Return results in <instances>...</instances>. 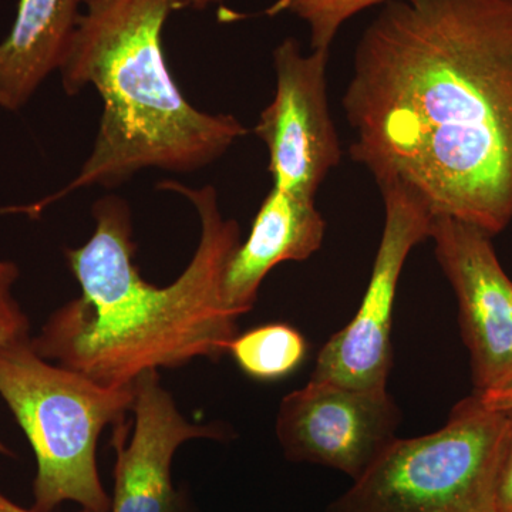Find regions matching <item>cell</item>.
Masks as SVG:
<instances>
[{"mask_svg":"<svg viewBox=\"0 0 512 512\" xmlns=\"http://www.w3.org/2000/svg\"><path fill=\"white\" fill-rule=\"evenodd\" d=\"M350 157L488 235L512 222V0H390L357 43Z\"/></svg>","mask_w":512,"mask_h":512,"instance_id":"obj_1","label":"cell"},{"mask_svg":"<svg viewBox=\"0 0 512 512\" xmlns=\"http://www.w3.org/2000/svg\"><path fill=\"white\" fill-rule=\"evenodd\" d=\"M158 188L183 195L200 218V242L183 274L164 288L144 281L130 208L106 195L92 208V238L64 251L82 295L56 309L30 340L37 355L101 386L123 387L150 370L228 353L241 316L225 303L224 276L241 229L224 218L211 185L167 180Z\"/></svg>","mask_w":512,"mask_h":512,"instance_id":"obj_2","label":"cell"},{"mask_svg":"<svg viewBox=\"0 0 512 512\" xmlns=\"http://www.w3.org/2000/svg\"><path fill=\"white\" fill-rule=\"evenodd\" d=\"M190 0H93L64 57V92L93 86L103 100L94 147L62 191L28 208L45 210L73 192L114 188L148 168L192 173L227 153L248 133L231 114L195 109L165 62V23Z\"/></svg>","mask_w":512,"mask_h":512,"instance_id":"obj_3","label":"cell"},{"mask_svg":"<svg viewBox=\"0 0 512 512\" xmlns=\"http://www.w3.org/2000/svg\"><path fill=\"white\" fill-rule=\"evenodd\" d=\"M32 338L0 348V397L35 453V507L52 512L66 501L110 512L97 468L101 431L126 420L134 387H107L37 355Z\"/></svg>","mask_w":512,"mask_h":512,"instance_id":"obj_4","label":"cell"},{"mask_svg":"<svg viewBox=\"0 0 512 512\" xmlns=\"http://www.w3.org/2000/svg\"><path fill=\"white\" fill-rule=\"evenodd\" d=\"M508 424L510 413L467 397L443 429L394 440L328 512H498Z\"/></svg>","mask_w":512,"mask_h":512,"instance_id":"obj_5","label":"cell"},{"mask_svg":"<svg viewBox=\"0 0 512 512\" xmlns=\"http://www.w3.org/2000/svg\"><path fill=\"white\" fill-rule=\"evenodd\" d=\"M384 227L362 303L348 325L320 350L313 382L387 390L392 367L393 308L407 256L430 238L433 214L402 187L382 188Z\"/></svg>","mask_w":512,"mask_h":512,"instance_id":"obj_6","label":"cell"},{"mask_svg":"<svg viewBox=\"0 0 512 512\" xmlns=\"http://www.w3.org/2000/svg\"><path fill=\"white\" fill-rule=\"evenodd\" d=\"M329 50L302 52L292 37L274 50L276 92L255 126L269 154L279 190L315 198L326 175L342 160L326 94Z\"/></svg>","mask_w":512,"mask_h":512,"instance_id":"obj_7","label":"cell"},{"mask_svg":"<svg viewBox=\"0 0 512 512\" xmlns=\"http://www.w3.org/2000/svg\"><path fill=\"white\" fill-rule=\"evenodd\" d=\"M400 420L387 390L309 380L282 399L275 430L288 460L333 468L356 481L397 439Z\"/></svg>","mask_w":512,"mask_h":512,"instance_id":"obj_8","label":"cell"},{"mask_svg":"<svg viewBox=\"0 0 512 512\" xmlns=\"http://www.w3.org/2000/svg\"><path fill=\"white\" fill-rule=\"evenodd\" d=\"M430 238L456 293L476 394L512 380V281L491 235L456 218L434 217Z\"/></svg>","mask_w":512,"mask_h":512,"instance_id":"obj_9","label":"cell"},{"mask_svg":"<svg viewBox=\"0 0 512 512\" xmlns=\"http://www.w3.org/2000/svg\"><path fill=\"white\" fill-rule=\"evenodd\" d=\"M133 387L134 430L130 437V423L119 421L111 440L116 466L110 512H184L171 477L175 451L188 440L224 439L225 431L185 419L157 370L138 376Z\"/></svg>","mask_w":512,"mask_h":512,"instance_id":"obj_10","label":"cell"},{"mask_svg":"<svg viewBox=\"0 0 512 512\" xmlns=\"http://www.w3.org/2000/svg\"><path fill=\"white\" fill-rule=\"evenodd\" d=\"M326 222L315 198L272 188L256 214L251 234L229 259L224 299L232 312L254 308L266 275L284 262H302L322 247Z\"/></svg>","mask_w":512,"mask_h":512,"instance_id":"obj_11","label":"cell"},{"mask_svg":"<svg viewBox=\"0 0 512 512\" xmlns=\"http://www.w3.org/2000/svg\"><path fill=\"white\" fill-rule=\"evenodd\" d=\"M82 0H19L0 43V107L18 111L62 67L79 25Z\"/></svg>","mask_w":512,"mask_h":512,"instance_id":"obj_12","label":"cell"},{"mask_svg":"<svg viewBox=\"0 0 512 512\" xmlns=\"http://www.w3.org/2000/svg\"><path fill=\"white\" fill-rule=\"evenodd\" d=\"M228 353L245 375L271 382L284 379L302 365L308 343L298 329L269 323L235 336Z\"/></svg>","mask_w":512,"mask_h":512,"instance_id":"obj_13","label":"cell"},{"mask_svg":"<svg viewBox=\"0 0 512 512\" xmlns=\"http://www.w3.org/2000/svg\"><path fill=\"white\" fill-rule=\"evenodd\" d=\"M390 0H275L266 15L289 12L311 30L312 50H330L340 28L363 10Z\"/></svg>","mask_w":512,"mask_h":512,"instance_id":"obj_14","label":"cell"},{"mask_svg":"<svg viewBox=\"0 0 512 512\" xmlns=\"http://www.w3.org/2000/svg\"><path fill=\"white\" fill-rule=\"evenodd\" d=\"M20 271L18 265L0 259V348L18 340L30 338L28 315L16 301L15 289ZM0 454L12 456L8 447L0 441Z\"/></svg>","mask_w":512,"mask_h":512,"instance_id":"obj_15","label":"cell"},{"mask_svg":"<svg viewBox=\"0 0 512 512\" xmlns=\"http://www.w3.org/2000/svg\"><path fill=\"white\" fill-rule=\"evenodd\" d=\"M505 440L500 476H498L497 507L498 512H512V412Z\"/></svg>","mask_w":512,"mask_h":512,"instance_id":"obj_16","label":"cell"},{"mask_svg":"<svg viewBox=\"0 0 512 512\" xmlns=\"http://www.w3.org/2000/svg\"><path fill=\"white\" fill-rule=\"evenodd\" d=\"M477 396L488 409L497 410V412H512V380L487 390V392L477 394Z\"/></svg>","mask_w":512,"mask_h":512,"instance_id":"obj_17","label":"cell"},{"mask_svg":"<svg viewBox=\"0 0 512 512\" xmlns=\"http://www.w3.org/2000/svg\"><path fill=\"white\" fill-rule=\"evenodd\" d=\"M0 512H39L36 510H26V508L19 507L18 504L13 503V501H10L8 497H5V495L2 494V491H0ZM82 512H89V511H82Z\"/></svg>","mask_w":512,"mask_h":512,"instance_id":"obj_18","label":"cell"},{"mask_svg":"<svg viewBox=\"0 0 512 512\" xmlns=\"http://www.w3.org/2000/svg\"><path fill=\"white\" fill-rule=\"evenodd\" d=\"M222 0H190V6L195 10H205L210 8L211 5H215V3H221Z\"/></svg>","mask_w":512,"mask_h":512,"instance_id":"obj_19","label":"cell"},{"mask_svg":"<svg viewBox=\"0 0 512 512\" xmlns=\"http://www.w3.org/2000/svg\"><path fill=\"white\" fill-rule=\"evenodd\" d=\"M83 2V5L86 6V5H89V3H92L93 0H82Z\"/></svg>","mask_w":512,"mask_h":512,"instance_id":"obj_20","label":"cell"}]
</instances>
